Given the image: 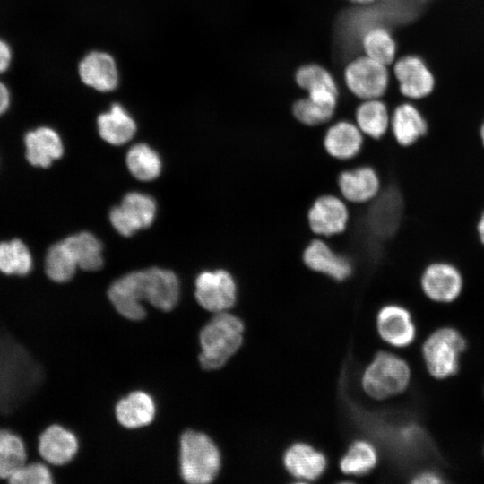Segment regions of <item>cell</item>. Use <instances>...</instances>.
I'll list each match as a JSON object with an SVG mask.
<instances>
[{
	"instance_id": "cell-16",
	"label": "cell",
	"mask_w": 484,
	"mask_h": 484,
	"mask_svg": "<svg viewBox=\"0 0 484 484\" xmlns=\"http://www.w3.org/2000/svg\"><path fill=\"white\" fill-rule=\"evenodd\" d=\"M429 128L428 117L411 102H402L391 112L390 134L399 147L416 145L428 135Z\"/></svg>"
},
{
	"instance_id": "cell-15",
	"label": "cell",
	"mask_w": 484,
	"mask_h": 484,
	"mask_svg": "<svg viewBox=\"0 0 484 484\" xmlns=\"http://www.w3.org/2000/svg\"><path fill=\"white\" fill-rule=\"evenodd\" d=\"M79 449L75 434L61 423H52L39 436L38 454L51 467H63L71 462Z\"/></svg>"
},
{
	"instance_id": "cell-10",
	"label": "cell",
	"mask_w": 484,
	"mask_h": 484,
	"mask_svg": "<svg viewBox=\"0 0 484 484\" xmlns=\"http://www.w3.org/2000/svg\"><path fill=\"white\" fill-rule=\"evenodd\" d=\"M335 182L340 196L353 205L369 203L383 187L380 172L370 164L341 169L337 174Z\"/></svg>"
},
{
	"instance_id": "cell-35",
	"label": "cell",
	"mask_w": 484,
	"mask_h": 484,
	"mask_svg": "<svg viewBox=\"0 0 484 484\" xmlns=\"http://www.w3.org/2000/svg\"><path fill=\"white\" fill-rule=\"evenodd\" d=\"M411 484H446L443 474L435 468H424L409 480Z\"/></svg>"
},
{
	"instance_id": "cell-22",
	"label": "cell",
	"mask_w": 484,
	"mask_h": 484,
	"mask_svg": "<svg viewBox=\"0 0 484 484\" xmlns=\"http://www.w3.org/2000/svg\"><path fill=\"white\" fill-rule=\"evenodd\" d=\"M79 73L84 83L108 91L117 84V70L114 59L102 52H92L86 56L79 65Z\"/></svg>"
},
{
	"instance_id": "cell-5",
	"label": "cell",
	"mask_w": 484,
	"mask_h": 484,
	"mask_svg": "<svg viewBox=\"0 0 484 484\" xmlns=\"http://www.w3.org/2000/svg\"><path fill=\"white\" fill-rule=\"evenodd\" d=\"M419 281L423 295L436 304L454 302L464 289V276L461 268L447 259H434L426 264Z\"/></svg>"
},
{
	"instance_id": "cell-31",
	"label": "cell",
	"mask_w": 484,
	"mask_h": 484,
	"mask_svg": "<svg viewBox=\"0 0 484 484\" xmlns=\"http://www.w3.org/2000/svg\"><path fill=\"white\" fill-rule=\"evenodd\" d=\"M378 462L376 448L368 442L358 440L351 444L340 462L341 470L350 475H364L372 471Z\"/></svg>"
},
{
	"instance_id": "cell-37",
	"label": "cell",
	"mask_w": 484,
	"mask_h": 484,
	"mask_svg": "<svg viewBox=\"0 0 484 484\" xmlns=\"http://www.w3.org/2000/svg\"><path fill=\"white\" fill-rule=\"evenodd\" d=\"M13 99L9 87L0 80V118L4 117L12 109Z\"/></svg>"
},
{
	"instance_id": "cell-36",
	"label": "cell",
	"mask_w": 484,
	"mask_h": 484,
	"mask_svg": "<svg viewBox=\"0 0 484 484\" xmlns=\"http://www.w3.org/2000/svg\"><path fill=\"white\" fill-rule=\"evenodd\" d=\"M13 53L11 45L0 37V75L9 70L13 62Z\"/></svg>"
},
{
	"instance_id": "cell-23",
	"label": "cell",
	"mask_w": 484,
	"mask_h": 484,
	"mask_svg": "<svg viewBox=\"0 0 484 484\" xmlns=\"http://www.w3.org/2000/svg\"><path fill=\"white\" fill-rule=\"evenodd\" d=\"M391 113L380 99L362 100L355 110V123L362 134L374 141L385 139L390 130Z\"/></svg>"
},
{
	"instance_id": "cell-25",
	"label": "cell",
	"mask_w": 484,
	"mask_h": 484,
	"mask_svg": "<svg viewBox=\"0 0 484 484\" xmlns=\"http://www.w3.org/2000/svg\"><path fill=\"white\" fill-rule=\"evenodd\" d=\"M78 268L74 257L63 238L51 243L43 257V270L47 278L54 283L70 281Z\"/></svg>"
},
{
	"instance_id": "cell-40",
	"label": "cell",
	"mask_w": 484,
	"mask_h": 484,
	"mask_svg": "<svg viewBox=\"0 0 484 484\" xmlns=\"http://www.w3.org/2000/svg\"><path fill=\"white\" fill-rule=\"evenodd\" d=\"M349 1H351V2L357 3V4H372V3L376 2V0H349Z\"/></svg>"
},
{
	"instance_id": "cell-30",
	"label": "cell",
	"mask_w": 484,
	"mask_h": 484,
	"mask_svg": "<svg viewBox=\"0 0 484 484\" xmlns=\"http://www.w3.org/2000/svg\"><path fill=\"white\" fill-rule=\"evenodd\" d=\"M126 165L132 175L142 181L156 178L161 170L158 153L144 143L131 147L126 154Z\"/></svg>"
},
{
	"instance_id": "cell-2",
	"label": "cell",
	"mask_w": 484,
	"mask_h": 484,
	"mask_svg": "<svg viewBox=\"0 0 484 484\" xmlns=\"http://www.w3.org/2000/svg\"><path fill=\"white\" fill-rule=\"evenodd\" d=\"M412 371L401 354L378 351L362 376L364 391L372 398L385 400L403 394L411 385Z\"/></svg>"
},
{
	"instance_id": "cell-14",
	"label": "cell",
	"mask_w": 484,
	"mask_h": 484,
	"mask_svg": "<svg viewBox=\"0 0 484 484\" xmlns=\"http://www.w3.org/2000/svg\"><path fill=\"white\" fill-rule=\"evenodd\" d=\"M27 162L35 168L48 169L62 159L65 146L59 133L48 125H38L23 135Z\"/></svg>"
},
{
	"instance_id": "cell-17",
	"label": "cell",
	"mask_w": 484,
	"mask_h": 484,
	"mask_svg": "<svg viewBox=\"0 0 484 484\" xmlns=\"http://www.w3.org/2000/svg\"><path fill=\"white\" fill-rule=\"evenodd\" d=\"M364 143V134L356 123L339 120L325 130L322 148L333 160L347 162L360 155Z\"/></svg>"
},
{
	"instance_id": "cell-3",
	"label": "cell",
	"mask_w": 484,
	"mask_h": 484,
	"mask_svg": "<svg viewBox=\"0 0 484 484\" xmlns=\"http://www.w3.org/2000/svg\"><path fill=\"white\" fill-rule=\"evenodd\" d=\"M179 470L190 484H207L218 475L220 454L215 443L204 433L186 430L179 442Z\"/></svg>"
},
{
	"instance_id": "cell-32",
	"label": "cell",
	"mask_w": 484,
	"mask_h": 484,
	"mask_svg": "<svg viewBox=\"0 0 484 484\" xmlns=\"http://www.w3.org/2000/svg\"><path fill=\"white\" fill-rule=\"evenodd\" d=\"M334 112V108L319 105L307 97L298 99L292 106L296 120L307 126H317L329 122Z\"/></svg>"
},
{
	"instance_id": "cell-4",
	"label": "cell",
	"mask_w": 484,
	"mask_h": 484,
	"mask_svg": "<svg viewBox=\"0 0 484 484\" xmlns=\"http://www.w3.org/2000/svg\"><path fill=\"white\" fill-rule=\"evenodd\" d=\"M467 347L464 336L452 326L430 333L420 344V354L428 375L443 380L456 375Z\"/></svg>"
},
{
	"instance_id": "cell-34",
	"label": "cell",
	"mask_w": 484,
	"mask_h": 484,
	"mask_svg": "<svg viewBox=\"0 0 484 484\" xmlns=\"http://www.w3.org/2000/svg\"><path fill=\"white\" fill-rule=\"evenodd\" d=\"M295 77L298 85L307 91L320 88L338 90L333 75L319 65L309 64L301 66Z\"/></svg>"
},
{
	"instance_id": "cell-28",
	"label": "cell",
	"mask_w": 484,
	"mask_h": 484,
	"mask_svg": "<svg viewBox=\"0 0 484 484\" xmlns=\"http://www.w3.org/2000/svg\"><path fill=\"white\" fill-rule=\"evenodd\" d=\"M73 254L78 268L97 271L102 267V245L90 232H80L63 238Z\"/></svg>"
},
{
	"instance_id": "cell-29",
	"label": "cell",
	"mask_w": 484,
	"mask_h": 484,
	"mask_svg": "<svg viewBox=\"0 0 484 484\" xmlns=\"http://www.w3.org/2000/svg\"><path fill=\"white\" fill-rule=\"evenodd\" d=\"M361 46L365 56L386 65L393 63L396 56L395 40L382 26H373L363 32Z\"/></svg>"
},
{
	"instance_id": "cell-12",
	"label": "cell",
	"mask_w": 484,
	"mask_h": 484,
	"mask_svg": "<svg viewBox=\"0 0 484 484\" xmlns=\"http://www.w3.org/2000/svg\"><path fill=\"white\" fill-rule=\"evenodd\" d=\"M155 213L156 204L151 196L131 192L125 195L119 206L110 211L109 219L118 233L129 237L136 230L151 226Z\"/></svg>"
},
{
	"instance_id": "cell-39",
	"label": "cell",
	"mask_w": 484,
	"mask_h": 484,
	"mask_svg": "<svg viewBox=\"0 0 484 484\" xmlns=\"http://www.w3.org/2000/svg\"><path fill=\"white\" fill-rule=\"evenodd\" d=\"M479 137L482 147L484 148V118L481 120L479 126Z\"/></svg>"
},
{
	"instance_id": "cell-11",
	"label": "cell",
	"mask_w": 484,
	"mask_h": 484,
	"mask_svg": "<svg viewBox=\"0 0 484 484\" xmlns=\"http://www.w3.org/2000/svg\"><path fill=\"white\" fill-rule=\"evenodd\" d=\"M195 298L204 309L220 313L231 308L237 300V284L226 270L204 271L195 280Z\"/></svg>"
},
{
	"instance_id": "cell-9",
	"label": "cell",
	"mask_w": 484,
	"mask_h": 484,
	"mask_svg": "<svg viewBox=\"0 0 484 484\" xmlns=\"http://www.w3.org/2000/svg\"><path fill=\"white\" fill-rule=\"evenodd\" d=\"M380 338L390 347L405 350L417 339V325L409 307L391 301L380 307L376 315Z\"/></svg>"
},
{
	"instance_id": "cell-18",
	"label": "cell",
	"mask_w": 484,
	"mask_h": 484,
	"mask_svg": "<svg viewBox=\"0 0 484 484\" xmlns=\"http://www.w3.org/2000/svg\"><path fill=\"white\" fill-rule=\"evenodd\" d=\"M393 73L401 93L410 99H424L433 91L434 75L418 56L409 55L398 59L393 66Z\"/></svg>"
},
{
	"instance_id": "cell-7",
	"label": "cell",
	"mask_w": 484,
	"mask_h": 484,
	"mask_svg": "<svg viewBox=\"0 0 484 484\" xmlns=\"http://www.w3.org/2000/svg\"><path fill=\"white\" fill-rule=\"evenodd\" d=\"M343 77L349 91L362 100L380 99L389 84L387 65L367 56L350 61Z\"/></svg>"
},
{
	"instance_id": "cell-33",
	"label": "cell",
	"mask_w": 484,
	"mask_h": 484,
	"mask_svg": "<svg viewBox=\"0 0 484 484\" xmlns=\"http://www.w3.org/2000/svg\"><path fill=\"white\" fill-rule=\"evenodd\" d=\"M52 467L41 460L28 461L8 480L7 484H53Z\"/></svg>"
},
{
	"instance_id": "cell-21",
	"label": "cell",
	"mask_w": 484,
	"mask_h": 484,
	"mask_svg": "<svg viewBox=\"0 0 484 484\" xmlns=\"http://www.w3.org/2000/svg\"><path fill=\"white\" fill-rule=\"evenodd\" d=\"M156 406L152 397L143 391H134L118 401L115 414L120 425L126 428H139L151 423Z\"/></svg>"
},
{
	"instance_id": "cell-19",
	"label": "cell",
	"mask_w": 484,
	"mask_h": 484,
	"mask_svg": "<svg viewBox=\"0 0 484 484\" xmlns=\"http://www.w3.org/2000/svg\"><path fill=\"white\" fill-rule=\"evenodd\" d=\"M146 301L163 311L173 309L179 298V281L169 270L152 267L145 269Z\"/></svg>"
},
{
	"instance_id": "cell-13",
	"label": "cell",
	"mask_w": 484,
	"mask_h": 484,
	"mask_svg": "<svg viewBox=\"0 0 484 484\" xmlns=\"http://www.w3.org/2000/svg\"><path fill=\"white\" fill-rule=\"evenodd\" d=\"M108 296L115 309L125 318L139 321L146 311L142 302L146 301L144 270L131 272L109 287Z\"/></svg>"
},
{
	"instance_id": "cell-8",
	"label": "cell",
	"mask_w": 484,
	"mask_h": 484,
	"mask_svg": "<svg viewBox=\"0 0 484 484\" xmlns=\"http://www.w3.org/2000/svg\"><path fill=\"white\" fill-rule=\"evenodd\" d=\"M304 266L335 281H343L351 276L354 264L350 257L336 251L323 238L308 240L300 255Z\"/></svg>"
},
{
	"instance_id": "cell-24",
	"label": "cell",
	"mask_w": 484,
	"mask_h": 484,
	"mask_svg": "<svg viewBox=\"0 0 484 484\" xmlns=\"http://www.w3.org/2000/svg\"><path fill=\"white\" fill-rule=\"evenodd\" d=\"M35 265L30 246L21 238L0 241V272L6 276L23 277L30 274Z\"/></svg>"
},
{
	"instance_id": "cell-1",
	"label": "cell",
	"mask_w": 484,
	"mask_h": 484,
	"mask_svg": "<svg viewBox=\"0 0 484 484\" xmlns=\"http://www.w3.org/2000/svg\"><path fill=\"white\" fill-rule=\"evenodd\" d=\"M243 332L244 324L238 316L226 311L215 313L200 332L201 367L205 370L223 367L240 348Z\"/></svg>"
},
{
	"instance_id": "cell-6",
	"label": "cell",
	"mask_w": 484,
	"mask_h": 484,
	"mask_svg": "<svg viewBox=\"0 0 484 484\" xmlns=\"http://www.w3.org/2000/svg\"><path fill=\"white\" fill-rule=\"evenodd\" d=\"M350 221L347 202L333 193L315 196L306 211V224L315 237L333 238L345 233Z\"/></svg>"
},
{
	"instance_id": "cell-20",
	"label": "cell",
	"mask_w": 484,
	"mask_h": 484,
	"mask_svg": "<svg viewBox=\"0 0 484 484\" xmlns=\"http://www.w3.org/2000/svg\"><path fill=\"white\" fill-rule=\"evenodd\" d=\"M284 466L291 476L303 480H315L326 468L325 456L306 443H295L284 454Z\"/></svg>"
},
{
	"instance_id": "cell-38",
	"label": "cell",
	"mask_w": 484,
	"mask_h": 484,
	"mask_svg": "<svg viewBox=\"0 0 484 484\" xmlns=\"http://www.w3.org/2000/svg\"><path fill=\"white\" fill-rule=\"evenodd\" d=\"M476 235L480 245L484 247V209L480 212L476 221Z\"/></svg>"
},
{
	"instance_id": "cell-27",
	"label": "cell",
	"mask_w": 484,
	"mask_h": 484,
	"mask_svg": "<svg viewBox=\"0 0 484 484\" xmlns=\"http://www.w3.org/2000/svg\"><path fill=\"white\" fill-rule=\"evenodd\" d=\"M29 460L24 440L18 434L0 428V483L9 478Z\"/></svg>"
},
{
	"instance_id": "cell-26",
	"label": "cell",
	"mask_w": 484,
	"mask_h": 484,
	"mask_svg": "<svg viewBox=\"0 0 484 484\" xmlns=\"http://www.w3.org/2000/svg\"><path fill=\"white\" fill-rule=\"evenodd\" d=\"M98 127L101 138L113 145L127 143L136 131L134 119L118 104L98 117Z\"/></svg>"
}]
</instances>
